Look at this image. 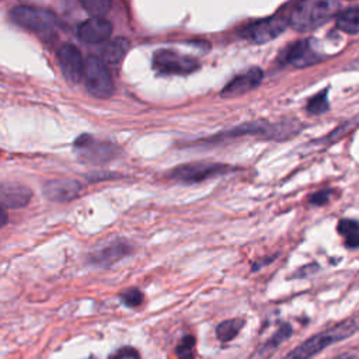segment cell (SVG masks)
Instances as JSON below:
<instances>
[{
  "mask_svg": "<svg viewBox=\"0 0 359 359\" xmlns=\"http://www.w3.org/2000/svg\"><path fill=\"white\" fill-rule=\"evenodd\" d=\"M288 25L289 20H287L281 13H277L245 25L240 36L247 41L261 45L280 37L288 29Z\"/></svg>",
  "mask_w": 359,
  "mask_h": 359,
  "instance_id": "8992f818",
  "label": "cell"
},
{
  "mask_svg": "<svg viewBox=\"0 0 359 359\" xmlns=\"http://www.w3.org/2000/svg\"><path fill=\"white\" fill-rule=\"evenodd\" d=\"M80 5L85 8L86 12L93 14V17L105 16L113 6L109 0H81Z\"/></svg>",
  "mask_w": 359,
  "mask_h": 359,
  "instance_id": "7402d4cb",
  "label": "cell"
},
{
  "mask_svg": "<svg viewBox=\"0 0 359 359\" xmlns=\"http://www.w3.org/2000/svg\"><path fill=\"white\" fill-rule=\"evenodd\" d=\"M232 170L233 168L226 164L198 161V163H189V164L180 165V168H176L172 172L170 177L181 184H198L208 178L226 174Z\"/></svg>",
  "mask_w": 359,
  "mask_h": 359,
  "instance_id": "52a82bcc",
  "label": "cell"
},
{
  "mask_svg": "<svg viewBox=\"0 0 359 359\" xmlns=\"http://www.w3.org/2000/svg\"><path fill=\"white\" fill-rule=\"evenodd\" d=\"M334 359H359V358H356L355 355H349V354H343V355H340V356H337V358H334Z\"/></svg>",
  "mask_w": 359,
  "mask_h": 359,
  "instance_id": "83f0119b",
  "label": "cell"
},
{
  "mask_svg": "<svg viewBox=\"0 0 359 359\" xmlns=\"http://www.w3.org/2000/svg\"><path fill=\"white\" fill-rule=\"evenodd\" d=\"M358 64H359V61H356V62H355V65H358Z\"/></svg>",
  "mask_w": 359,
  "mask_h": 359,
  "instance_id": "f1b7e54d",
  "label": "cell"
},
{
  "mask_svg": "<svg viewBox=\"0 0 359 359\" xmlns=\"http://www.w3.org/2000/svg\"><path fill=\"white\" fill-rule=\"evenodd\" d=\"M108 359H139V354L132 347H124L113 354Z\"/></svg>",
  "mask_w": 359,
  "mask_h": 359,
  "instance_id": "484cf974",
  "label": "cell"
},
{
  "mask_svg": "<svg viewBox=\"0 0 359 359\" xmlns=\"http://www.w3.org/2000/svg\"><path fill=\"white\" fill-rule=\"evenodd\" d=\"M263 77H264V72L260 68L254 66L233 77L222 89V92H220V96L225 98L240 97L248 92L254 90L257 86H260Z\"/></svg>",
  "mask_w": 359,
  "mask_h": 359,
  "instance_id": "7c38bea8",
  "label": "cell"
},
{
  "mask_svg": "<svg viewBox=\"0 0 359 359\" xmlns=\"http://www.w3.org/2000/svg\"><path fill=\"white\" fill-rule=\"evenodd\" d=\"M81 189L76 180H49L44 184V196L53 202H69L75 200Z\"/></svg>",
  "mask_w": 359,
  "mask_h": 359,
  "instance_id": "5bb4252c",
  "label": "cell"
},
{
  "mask_svg": "<svg viewBox=\"0 0 359 359\" xmlns=\"http://www.w3.org/2000/svg\"><path fill=\"white\" fill-rule=\"evenodd\" d=\"M337 230L348 248H359V222L354 219H341Z\"/></svg>",
  "mask_w": 359,
  "mask_h": 359,
  "instance_id": "ac0fdd59",
  "label": "cell"
},
{
  "mask_svg": "<svg viewBox=\"0 0 359 359\" xmlns=\"http://www.w3.org/2000/svg\"><path fill=\"white\" fill-rule=\"evenodd\" d=\"M75 148L80 150V156L90 163H105L116 155V146L96 141L90 135H81L75 142Z\"/></svg>",
  "mask_w": 359,
  "mask_h": 359,
  "instance_id": "8fae6325",
  "label": "cell"
},
{
  "mask_svg": "<svg viewBox=\"0 0 359 359\" xmlns=\"http://www.w3.org/2000/svg\"><path fill=\"white\" fill-rule=\"evenodd\" d=\"M244 325V320L240 319H230L224 323H220L216 328V336L222 343H228L233 340Z\"/></svg>",
  "mask_w": 359,
  "mask_h": 359,
  "instance_id": "ffe728a7",
  "label": "cell"
},
{
  "mask_svg": "<svg viewBox=\"0 0 359 359\" xmlns=\"http://www.w3.org/2000/svg\"><path fill=\"white\" fill-rule=\"evenodd\" d=\"M113 34V24L104 17H90L77 27V37L86 44L107 42Z\"/></svg>",
  "mask_w": 359,
  "mask_h": 359,
  "instance_id": "4fadbf2b",
  "label": "cell"
},
{
  "mask_svg": "<svg viewBox=\"0 0 359 359\" xmlns=\"http://www.w3.org/2000/svg\"><path fill=\"white\" fill-rule=\"evenodd\" d=\"M153 68L164 75H188L200 69V62L173 49H159L153 55Z\"/></svg>",
  "mask_w": 359,
  "mask_h": 359,
  "instance_id": "9c48e42d",
  "label": "cell"
},
{
  "mask_svg": "<svg viewBox=\"0 0 359 359\" xmlns=\"http://www.w3.org/2000/svg\"><path fill=\"white\" fill-rule=\"evenodd\" d=\"M10 18L23 29L37 33H48L58 24V18L52 12L27 5L14 6L10 10Z\"/></svg>",
  "mask_w": 359,
  "mask_h": 359,
  "instance_id": "3957f363",
  "label": "cell"
},
{
  "mask_svg": "<svg viewBox=\"0 0 359 359\" xmlns=\"http://www.w3.org/2000/svg\"><path fill=\"white\" fill-rule=\"evenodd\" d=\"M330 194H331L330 191H319V192H316V194H313V196L310 197V204H312V205H316V207L324 205V204L328 202Z\"/></svg>",
  "mask_w": 359,
  "mask_h": 359,
  "instance_id": "4316f807",
  "label": "cell"
},
{
  "mask_svg": "<svg viewBox=\"0 0 359 359\" xmlns=\"http://www.w3.org/2000/svg\"><path fill=\"white\" fill-rule=\"evenodd\" d=\"M131 48V44L127 38L117 37L113 38L111 41H107L101 48H100V58L103 62L108 65H118L128 53Z\"/></svg>",
  "mask_w": 359,
  "mask_h": 359,
  "instance_id": "e0dca14e",
  "label": "cell"
},
{
  "mask_svg": "<svg viewBox=\"0 0 359 359\" xmlns=\"http://www.w3.org/2000/svg\"><path fill=\"white\" fill-rule=\"evenodd\" d=\"M340 9L341 3L333 0H306L293 8L289 16V25L295 31L308 33L334 17Z\"/></svg>",
  "mask_w": 359,
  "mask_h": 359,
  "instance_id": "6da1fadb",
  "label": "cell"
},
{
  "mask_svg": "<svg viewBox=\"0 0 359 359\" xmlns=\"http://www.w3.org/2000/svg\"><path fill=\"white\" fill-rule=\"evenodd\" d=\"M355 320L345 321L343 324H338L337 327L324 331V333L316 334L308 341L296 347L293 351H291L284 359H309L327 348L328 345L334 344L336 341L348 337L349 334L355 333Z\"/></svg>",
  "mask_w": 359,
  "mask_h": 359,
  "instance_id": "7a4b0ae2",
  "label": "cell"
},
{
  "mask_svg": "<svg viewBox=\"0 0 359 359\" xmlns=\"http://www.w3.org/2000/svg\"><path fill=\"white\" fill-rule=\"evenodd\" d=\"M85 86L88 92L100 100L109 98L114 94V81L108 68L97 57H89L86 59L85 69Z\"/></svg>",
  "mask_w": 359,
  "mask_h": 359,
  "instance_id": "5b68a950",
  "label": "cell"
},
{
  "mask_svg": "<svg viewBox=\"0 0 359 359\" xmlns=\"http://www.w3.org/2000/svg\"><path fill=\"white\" fill-rule=\"evenodd\" d=\"M327 96H328V89H324L319 94L313 96L308 101V105H306L308 113L312 116H320V114H324L325 111H328L330 104H328Z\"/></svg>",
  "mask_w": 359,
  "mask_h": 359,
  "instance_id": "44dd1931",
  "label": "cell"
},
{
  "mask_svg": "<svg viewBox=\"0 0 359 359\" xmlns=\"http://www.w3.org/2000/svg\"><path fill=\"white\" fill-rule=\"evenodd\" d=\"M292 334V328L288 325V324H285V325H282L281 328H280V331H278V333L277 334H275L274 336V338L268 343V348H275V347H278L284 340H287L289 336Z\"/></svg>",
  "mask_w": 359,
  "mask_h": 359,
  "instance_id": "d4e9b609",
  "label": "cell"
},
{
  "mask_svg": "<svg viewBox=\"0 0 359 359\" xmlns=\"http://www.w3.org/2000/svg\"><path fill=\"white\" fill-rule=\"evenodd\" d=\"M132 252V245L125 240H114L108 245L97 248L94 253L90 254L89 260L92 264L98 267H108L118 260L124 258Z\"/></svg>",
  "mask_w": 359,
  "mask_h": 359,
  "instance_id": "9a60e30c",
  "label": "cell"
},
{
  "mask_svg": "<svg viewBox=\"0 0 359 359\" xmlns=\"http://www.w3.org/2000/svg\"><path fill=\"white\" fill-rule=\"evenodd\" d=\"M122 302H124V305H127L128 308H136L144 302V295L141 291H137V289H129L124 292Z\"/></svg>",
  "mask_w": 359,
  "mask_h": 359,
  "instance_id": "cb8c5ba5",
  "label": "cell"
},
{
  "mask_svg": "<svg viewBox=\"0 0 359 359\" xmlns=\"http://www.w3.org/2000/svg\"><path fill=\"white\" fill-rule=\"evenodd\" d=\"M196 355V338L192 336H185L177 347L178 359H194Z\"/></svg>",
  "mask_w": 359,
  "mask_h": 359,
  "instance_id": "603a6c76",
  "label": "cell"
},
{
  "mask_svg": "<svg viewBox=\"0 0 359 359\" xmlns=\"http://www.w3.org/2000/svg\"><path fill=\"white\" fill-rule=\"evenodd\" d=\"M58 64L66 80L79 83L85 79L86 61H83L80 51L72 44H64L57 51Z\"/></svg>",
  "mask_w": 359,
  "mask_h": 359,
  "instance_id": "30bf717a",
  "label": "cell"
},
{
  "mask_svg": "<svg viewBox=\"0 0 359 359\" xmlns=\"http://www.w3.org/2000/svg\"><path fill=\"white\" fill-rule=\"evenodd\" d=\"M0 200L3 208L18 209L25 207L31 200V191L29 187L17 183H3L0 189Z\"/></svg>",
  "mask_w": 359,
  "mask_h": 359,
  "instance_id": "2e32d148",
  "label": "cell"
},
{
  "mask_svg": "<svg viewBox=\"0 0 359 359\" xmlns=\"http://www.w3.org/2000/svg\"><path fill=\"white\" fill-rule=\"evenodd\" d=\"M337 27L347 34L359 33V8H351L340 12L337 16Z\"/></svg>",
  "mask_w": 359,
  "mask_h": 359,
  "instance_id": "d6986e66",
  "label": "cell"
},
{
  "mask_svg": "<svg viewBox=\"0 0 359 359\" xmlns=\"http://www.w3.org/2000/svg\"><path fill=\"white\" fill-rule=\"evenodd\" d=\"M300 131L299 122H284V124H263V122H252V124H244L241 127L233 128L230 131H226L220 133L215 139H226V137H236L243 135H264L268 139H287L289 136H293Z\"/></svg>",
  "mask_w": 359,
  "mask_h": 359,
  "instance_id": "277c9868",
  "label": "cell"
},
{
  "mask_svg": "<svg viewBox=\"0 0 359 359\" xmlns=\"http://www.w3.org/2000/svg\"><path fill=\"white\" fill-rule=\"evenodd\" d=\"M282 65L293 66V68H309L321 62L324 58L323 55L316 49L315 41L312 38L299 40L289 45H287L278 57Z\"/></svg>",
  "mask_w": 359,
  "mask_h": 359,
  "instance_id": "ba28073f",
  "label": "cell"
}]
</instances>
